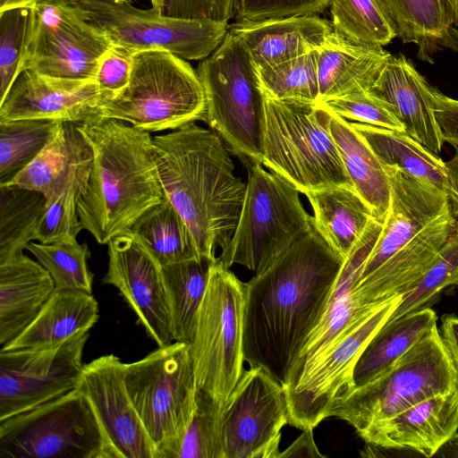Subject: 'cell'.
I'll use <instances>...</instances> for the list:
<instances>
[{
    "label": "cell",
    "mask_w": 458,
    "mask_h": 458,
    "mask_svg": "<svg viewBox=\"0 0 458 458\" xmlns=\"http://www.w3.org/2000/svg\"><path fill=\"white\" fill-rule=\"evenodd\" d=\"M344 259L314 228L245 283L243 355L286 382L320 319Z\"/></svg>",
    "instance_id": "obj_1"
},
{
    "label": "cell",
    "mask_w": 458,
    "mask_h": 458,
    "mask_svg": "<svg viewBox=\"0 0 458 458\" xmlns=\"http://www.w3.org/2000/svg\"><path fill=\"white\" fill-rule=\"evenodd\" d=\"M212 130L195 123L153 137V156L164 195L186 222L200 258L216 261L241 215L246 182Z\"/></svg>",
    "instance_id": "obj_2"
},
{
    "label": "cell",
    "mask_w": 458,
    "mask_h": 458,
    "mask_svg": "<svg viewBox=\"0 0 458 458\" xmlns=\"http://www.w3.org/2000/svg\"><path fill=\"white\" fill-rule=\"evenodd\" d=\"M78 127L94 158L78 199L82 229L99 244L126 233L165 197L153 156V137L116 119L98 117Z\"/></svg>",
    "instance_id": "obj_3"
},
{
    "label": "cell",
    "mask_w": 458,
    "mask_h": 458,
    "mask_svg": "<svg viewBox=\"0 0 458 458\" xmlns=\"http://www.w3.org/2000/svg\"><path fill=\"white\" fill-rule=\"evenodd\" d=\"M261 165L304 195L352 185L330 131L328 110L314 102L264 96Z\"/></svg>",
    "instance_id": "obj_4"
},
{
    "label": "cell",
    "mask_w": 458,
    "mask_h": 458,
    "mask_svg": "<svg viewBox=\"0 0 458 458\" xmlns=\"http://www.w3.org/2000/svg\"><path fill=\"white\" fill-rule=\"evenodd\" d=\"M99 117L116 119L148 132L176 130L203 121L202 83L186 60L160 49L133 54L127 86L107 95Z\"/></svg>",
    "instance_id": "obj_5"
},
{
    "label": "cell",
    "mask_w": 458,
    "mask_h": 458,
    "mask_svg": "<svg viewBox=\"0 0 458 458\" xmlns=\"http://www.w3.org/2000/svg\"><path fill=\"white\" fill-rule=\"evenodd\" d=\"M246 168L248 178L239 221L217 259L225 267L237 264L256 275L315 226L295 185L261 164H250Z\"/></svg>",
    "instance_id": "obj_6"
},
{
    "label": "cell",
    "mask_w": 458,
    "mask_h": 458,
    "mask_svg": "<svg viewBox=\"0 0 458 458\" xmlns=\"http://www.w3.org/2000/svg\"><path fill=\"white\" fill-rule=\"evenodd\" d=\"M458 388V373L435 327L386 371L354 388L332 417L360 437L376 425L430 397Z\"/></svg>",
    "instance_id": "obj_7"
},
{
    "label": "cell",
    "mask_w": 458,
    "mask_h": 458,
    "mask_svg": "<svg viewBox=\"0 0 458 458\" xmlns=\"http://www.w3.org/2000/svg\"><path fill=\"white\" fill-rule=\"evenodd\" d=\"M206 97L204 122L244 165L261 164L264 96L249 55L229 30L197 69Z\"/></svg>",
    "instance_id": "obj_8"
},
{
    "label": "cell",
    "mask_w": 458,
    "mask_h": 458,
    "mask_svg": "<svg viewBox=\"0 0 458 458\" xmlns=\"http://www.w3.org/2000/svg\"><path fill=\"white\" fill-rule=\"evenodd\" d=\"M244 297L245 283L216 259L190 346L197 389L222 408L244 370Z\"/></svg>",
    "instance_id": "obj_9"
},
{
    "label": "cell",
    "mask_w": 458,
    "mask_h": 458,
    "mask_svg": "<svg viewBox=\"0 0 458 458\" xmlns=\"http://www.w3.org/2000/svg\"><path fill=\"white\" fill-rule=\"evenodd\" d=\"M402 296L362 311L322 352L289 373L283 385L289 405L288 424L301 430L314 429L332 417L335 406L355 388L353 370L361 352Z\"/></svg>",
    "instance_id": "obj_10"
},
{
    "label": "cell",
    "mask_w": 458,
    "mask_h": 458,
    "mask_svg": "<svg viewBox=\"0 0 458 458\" xmlns=\"http://www.w3.org/2000/svg\"><path fill=\"white\" fill-rule=\"evenodd\" d=\"M124 379L157 458H167L196 409L190 344L174 341L139 360L124 363Z\"/></svg>",
    "instance_id": "obj_11"
},
{
    "label": "cell",
    "mask_w": 458,
    "mask_h": 458,
    "mask_svg": "<svg viewBox=\"0 0 458 458\" xmlns=\"http://www.w3.org/2000/svg\"><path fill=\"white\" fill-rule=\"evenodd\" d=\"M0 458H115L78 389L0 420Z\"/></svg>",
    "instance_id": "obj_12"
},
{
    "label": "cell",
    "mask_w": 458,
    "mask_h": 458,
    "mask_svg": "<svg viewBox=\"0 0 458 458\" xmlns=\"http://www.w3.org/2000/svg\"><path fill=\"white\" fill-rule=\"evenodd\" d=\"M112 45L71 0H43L30 10L21 72L93 81L100 57Z\"/></svg>",
    "instance_id": "obj_13"
},
{
    "label": "cell",
    "mask_w": 458,
    "mask_h": 458,
    "mask_svg": "<svg viewBox=\"0 0 458 458\" xmlns=\"http://www.w3.org/2000/svg\"><path fill=\"white\" fill-rule=\"evenodd\" d=\"M71 1L114 45L132 54L160 49L184 60H203L221 45L229 28L226 21L163 16L155 7L139 9L130 1Z\"/></svg>",
    "instance_id": "obj_14"
},
{
    "label": "cell",
    "mask_w": 458,
    "mask_h": 458,
    "mask_svg": "<svg viewBox=\"0 0 458 458\" xmlns=\"http://www.w3.org/2000/svg\"><path fill=\"white\" fill-rule=\"evenodd\" d=\"M89 332L42 349L0 351V420L75 389Z\"/></svg>",
    "instance_id": "obj_15"
},
{
    "label": "cell",
    "mask_w": 458,
    "mask_h": 458,
    "mask_svg": "<svg viewBox=\"0 0 458 458\" xmlns=\"http://www.w3.org/2000/svg\"><path fill=\"white\" fill-rule=\"evenodd\" d=\"M288 422L284 386L259 367L244 369L222 411L225 458H278Z\"/></svg>",
    "instance_id": "obj_16"
},
{
    "label": "cell",
    "mask_w": 458,
    "mask_h": 458,
    "mask_svg": "<svg viewBox=\"0 0 458 458\" xmlns=\"http://www.w3.org/2000/svg\"><path fill=\"white\" fill-rule=\"evenodd\" d=\"M76 389L91 404L115 458H157L126 388L119 357L106 354L83 365Z\"/></svg>",
    "instance_id": "obj_17"
},
{
    "label": "cell",
    "mask_w": 458,
    "mask_h": 458,
    "mask_svg": "<svg viewBox=\"0 0 458 458\" xmlns=\"http://www.w3.org/2000/svg\"><path fill=\"white\" fill-rule=\"evenodd\" d=\"M108 267L102 283L114 286L148 337L164 346L174 342L161 267L129 234L108 243Z\"/></svg>",
    "instance_id": "obj_18"
},
{
    "label": "cell",
    "mask_w": 458,
    "mask_h": 458,
    "mask_svg": "<svg viewBox=\"0 0 458 458\" xmlns=\"http://www.w3.org/2000/svg\"><path fill=\"white\" fill-rule=\"evenodd\" d=\"M107 95L95 80H66L25 70L0 102V122L45 119L81 123L99 117V105Z\"/></svg>",
    "instance_id": "obj_19"
},
{
    "label": "cell",
    "mask_w": 458,
    "mask_h": 458,
    "mask_svg": "<svg viewBox=\"0 0 458 458\" xmlns=\"http://www.w3.org/2000/svg\"><path fill=\"white\" fill-rule=\"evenodd\" d=\"M384 166L390 182V205L359 280L377 269L449 207L445 192L395 165Z\"/></svg>",
    "instance_id": "obj_20"
},
{
    "label": "cell",
    "mask_w": 458,
    "mask_h": 458,
    "mask_svg": "<svg viewBox=\"0 0 458 458\" xmlns=\"http://www.w3.org/2000/svg\"><path fill=\"white\" fill-rule=\"evenodd\" d=\"M454 232V220L448 207L377 269L357 282L352 289L356 304L379 305L411 290Z\"/></svg>",
    "instance_id": "obj_21"
},
{
    "label": "cell",
    "mask_w": 458,
    "mask_h": 458,
    "mask_svg": "<svg viewBox=\"0 0 458 458\" xmlns=\"http://www.w3.org/2000/svg\"><path fill=\"white\" fill-rule=\"evenodd\" d=\"M458 432V388L422 401L371 428L360 437L369 445L435 455Z\"/></svg>",
    "instance_id": "obj_22"
},
{
    "label": "cell",
    "mask_w": 458,
    "mask_h": 458,
    "mask_svg": "<svg viewBox=\"0 0 458 458\" xmlns=\"http://www.w3.org/2000/svg\"><path fill=\"white\" fill-rule=\"evenodd\" d=\"M433 89L410 59L390 54L368 91L389 103L405 132L438 155L445 141L435 114Z\"/></svg>",
    "instance_id": "obj_23"
},
{
    "label": "cell",
    "mask_w": 458,
    "mask_h": 458,
    "mask_svg": "<svg viewBox=\"0 0 458 458\" xmlns=\"http://www.w3.org/2000/svg\"><path fill=\"white\" fill-rule=\"evenodd\" d=\"M228 30L247 52L255 71L276 66L322 45L332 24L317 14L235 22Z\"/></svg>",
    "instance_id": "obj_24"
},
{
    "label": "cell",
    "mask_w": 458,
    "mask_h": 458,
    "mask_svg": "<svg viewBox=\"0 0 458 458\" xmlns=\"http://www.w3.org/2000/svg\"><path fill=\"white\" fill-rule=\"evenodd\" d=\"M93 158L92 148L78 123L64 122L36 158L4 185L38 191L47 206L72 181L89 177Z\"/></svg>",
    "instance_id": "obj_25"
},
{
    "label": "cell",
    "mask_w": 458,
    "mask_h": 458,
    "mask_svg": "<svg viewBox=\"0 0 458 458\" xmlns=\"http://www.w3.org/2000/svg\"><path fill=\"white\" fill-rule=\"evenodd\" d=\"M55 291L47 269L25 254L0 263V349L25 329Z\"/></svg>",
    "instance_id": "obj_26"
},
{
    "label": "cell",
    "mask_w": 458,
    "mask_h": 458,
    "mask_svg": "<svg viewBox=\"0 0 458 458\" xmlns=\"http://www.w3.org/2000/svg\"><path fill=\"white\" fill-rule=\"evenodd\" d=\"M316 53L318 102L368 91L390 55L381 47L356 44L334 31L316 48Z\"/></svg>",
    "instance_id": "obj_27"
},
{
    "label": "cell",
    "mask_w": 458,
    "mask_h": 458,
    "mask_svg": "<svg viewBox=\"0 0 458 458\" xmlns=\"http://www.w3.org/2000/svg\"><path fill=\"white\" fill-rule=\"evenodd\" d=\"M98 318L92 293L55 290L25 329L0 351L55 347L80 332H89Z\"/></svg>",
    "instance_id": "obj_28"
},
{
    "label": "cell",
    "mask_w": 458,
    "mask_h": 458,
    "mask_svg": "<svg viewBox=\"0 0 458 458\" xmlns=\"http://www.w3.org/2000/svg\"><path fill=\"white\" fill-rule=\"evenodd\" d=\"M403 43L418 47V57L433 63L438 51L458 52L453 0H386Z\"/></svg>",
    "instance_id": "obj_29"
},
{
    "label": "cell",
    "mask_w": 458,
    "mask_h": 458,
    "mask_svg": "<svg viewBox=\"0 0 458 458\" xmlns=\"http://www.w3.org/2000/svg\"><path fill=\"white\" fill-rule=\"evenodd\" d=\"M305 196L313 210L315 229L344 259L374 217L371 209L350 184L316 189Z\"/></svg>",
    "instance_id": "obj_30"
},
{
    "label": "cell",
    "mask_w": 458,
    "mask_h": 458,
    "mask_svg": "<svg viewBox=\"0 0 458 458\" xmlns=\"http://www.w3.org/2000/svg\"><path fill=\"white\" fill-rule=\"evenodd\" d=\"M328 113L330 131L351 183L373 216L383 223L390 205V182L385 166L351 121Z\"/></svg>",
    "instance_id": "obj_31"
},
{
    "label": "cell",
    "mask_w": 458,
    "mask_h": 458,
    "mask_svg": "<svg viewBox=\"0 0 458 458\" xmlns=\"http://www.w3.org/2000/svg\"><path fill=\"white\" fill-rule=\"evenodd\" d=\"M437 314L430 308H421L386 321L369 340L354 367L355 388L386 371L437 327Z\"/></svg>",
    "instance_id": "obj_32"
},
{
    "label": "cell",
    "mask_w": 458,
    "mask_h": 458,
    "mask_svg": "<svg viewBox=\"0 0 458 458\" xmlns=\"http://www.w3.org/2000/svg\"><path fill=\"white\" fill-rule=\"evenodd\" d=\"M383 165H395L411 176L447 192L446 164L405 131L351 122Z\"/></svg>",
    "instance_id": "obj_33"
},
{
    "label": "cell",
    "mask_w": 458,
    "mask_h": 458,
    "mask_svg": "<svg viewBox=\"0 0 458 458\" xmlns=\"http://www.w3.org/2000/svg\"><path fill=\"white\" fill-rule=\"evenodd\" d=\"M126 233L160 267L200 258L186 222L165 197L146 210Z\"/></svg>",
    "instance_id": "obj_34"
},
{
    "label": "cell",
    "mask_w": 458,
    "mask_h": 458,
    "mask_svg": "<svg viewBox=\"0 0 458 458\" xmlns=\"http://www.w3.org/2000/svg\"><path fill=\"white\" fill-rule=\"evenodd\" d=\"M214 262L195 258L161 267L175 342L191 344L193 340L198 313Z\"/></svg>",
    "instance_id": "obj_35"
},
{
    "label": "cell",
    "mask_w": 458,
    "mask_h": 458,
    "mask_svg": "<svg viewBox=\"0 0 458 458\" xmlns=\"http://www.w3.org/2000/svg\"><path fill=\"white\" fill-rule=\"evenodd\" d=\"M46 208V199L38 191L0 186V263L23 253L35 240Z\"/></svg>",
    "instance_id": "obj_36"
},
{
    "label": "cell",
    "mask_w": 458,
    "mask_h": 458,
    "mask_svg": "<svg viewBox=\"0 0 458 458\" xmlns=\"http://www.w3.org/2000/svg\"><path fill=\"white\" fill-rule=\"evenodd\" d=\"M333 31L356 44L381 47L397 36L386 0H330Z\"/></svg>",
    "instance_id": "obj_37"
},
{
    "label": "cell",
    "mask_w": 458,
    "mask_h": 458,
    "mask_svg": "<svg viewBox=\"0 0 458 458\" xmlns=\"http://www.w3.org/2000/svg\"><path fill=\"white\" fill-rule=\"evenodd\" d=\"M61 123L45 119L0 122V185L8 183L36 158Z\"/></svg>",
    "instance_id": "obj_38"
},
{
    "label": "cell",
    "mask_w": 458,
    "mask_h": 458,
    "mask_svg": "<svg viewBox=\"0 0 458 458\" xmlns=\"http://www.w3.org/2000/svg\"><path fill=\"white\" fill-rule=\"evenodd\" d=\"M26 250L50 274L56 291L92 293L94 274L88 265L91 254L87 243H79L77 239L49 244L30 242Z\"/></svg>",
    "instance_id": "obj_39"
},
{
    "label": "cell",
    "mask_w": 458,
    "mask_h": 458,
    "mask_svg": "<svg viewBox=\"0 0 458 458\" xmlns=\"http://www.w3.org/2000/svg\"><path fill=\"white\" fill-rule=\"evenodd\" d=\"M255 72L265 97L274 99L318 102L316 49Z\"/></svg>",
    "instance_id": "obj_40"
},
{
    "label": "cell",
    "mask_w": 458,
    "mask_h": 458,
    "mask_svg": "<svg viewBox=\"0 0 458 458\" xmlns=\"http://www.w3.org/2000/svg\"><path fill=\"white\" fill-rule=\"evenodd\" d=\"M222 411V407L197 389L193 416L167 458H225Z\"/></svg>",
    "instance_id": "obj_41"
},
{
    "label": "cell",
    "mask_w": 458,
    "mask_h": 458,
    "mask_svg": "<svg viewBox=\"0 0 458 458\" xmlns=\"http://www.w3.org/2000/svg\"><path fill=\"white\" fill-rule=\"evenodd\" d=\"M458 284V234L455 231L438 253L437 259L402 299L386 321L424 308L445 287Z\"/></svg>",
    "instance_id": "obj_42"
},
{
    "label": "cell",
    "mask_w": 458,
    "mask_h": 458,
    "mask_svg": "<svg viewBox=\"0 0 458 458\" xmlns=\"http://www.w3.org/2000/svg\"><path fill=\"white\" fill-rule=\"evenodd\" d=\"M89 177H80L49 205L39 223L35 240L49 244L69 239H77L82 229L78 215V199Z\"/></svg>",
    "instance_id": "obj_43"
},
{
    "label": "cell",
    "mask_w": 458,
    "mask_h": 458,
    "mask_svg": "<svg viewBox=\"0 0 458 458\" xmlns=\"http://www.w3.org/2000/svg\"><path fill=\"white\" fill-rule=\"evenodd\" d=\"M30 10L0 12V102L21 72Z\"/></svg>",
    "instance_id": "obj_44"
},
{
    "label": "cell",
    "mask_w": 458,
    "mask_h": 458,
    "mask_svg": "<svg viewBox=\"0 0 458 458\" xmlns=\"http://www.w3.org/2000/svg\"><path fill=\"white\" fill-rule=\"evenodd\" d=\"M318 104L351 122L405 131L394 108L369 91L328 98Z\"/></svg>",
    "instance_id": "obj_45"
},
{
    "label": "cell",
    "mask_w": 458,
    "mask_h": 458,
    "mask_svg": "<svg viewBox=\"0 0 458 458\" xmlns=\"http://www.w3.org/2000/svg\"><path fill=\"white\" fill-rule=\"evenodd\" d=\"M330 0H234L237 22H254L323 13Z\"/></svg>",
    "instance_id": "obj_46"
},
{
    "label": "cell",
    "mask_w": 458,
    "mask_h": 458,
    "mask_svg": "<svg viewBox=\"0 0 458 458\" xmlns=\"http://www.w3.org/2000/svg\"><path fill=\"white\" fill-rule=\"evenodd\" d=\"M133 54L112 45L100 57L95 81L101 91L114 94L129 83Z\"/></svg>",
    "instance_id": "obj_47"
},
{
    "label": "cell",
    "mask_w": 458,
    "mask_h": 458,
    "mask_svg": "<svg viewBox=\"0 0 458 458\" xmlns=\"http://www.w3.org/2000/svg\"><path fill=\"white\" fill-rule=\"evenodd\" d=\"M434 110L442 130L444 141L458 147V99L445 96L434 88Z\"/></svg>",
    "instance_id": "obj_48"
},
{
    "label": "cell",
    "mask_w": 458,
    "mask_h": 458,
    "mask_svg": "<svg viewBox=\"0 0 458 458\" xmlns=\"http://www.w3.org/2000/svg\"><path fill=\"white\" fill-rule=\"evenodd\" d=\"M291 457H309V458H325L313 437V429L302 430V433L297 437L286 449L280 452L278 458Z\"/></svg>",
    "instance_id": "obj_49"
},
{
    "label": "cell",
    "mask_w": 458,
    "mask_h": 458,
    "mask_svg": "<svg viewBox=\"0 0 458 458\" xmlns=\"http://www.w3.org/2000/svg\"><path fill=\"white\" fill-rule=\"evenodd\" d=\"M439 335L446 352L458 373V316H444Z\"/></svg>",
    "instance_id": "obj_50"
},
{
    "label": "cell",
    "mask_w": 458,
    "mask_h": 458,
    "mask_svg": "<svg viewBox=\"0 0 458 458\" xmlns=\"http://www.w3.org/2000/svg\"><path fill=\"white\" fill-rule=\"evenodd\" d=\"M451 159L446 164L448 172L447 198L449 210L454 220V231L458 234V147Z\"/></svg>",
    "instance_id": "obj_51"
},
{
    "label": "cell",
    "mask_w": 458,
    "mask_h": 458,
    "mask_svg": "<svg viewBox=\"0 0 458 458\" xmlns=\"http://www.w3.org/2000/svg\"><path fill=\"white\" fill-rule=\"evenodd\" d=\"M43 0H0V12L16 8H32Z\"/></svg>",
    "instance_id": "obj_52"
},
{
    "label": "cell",
    "mask_w": 458,
    "mask_h": 458,
    "mask_svg": "<svg viewBox=\"0 0 458 458\" xmlns=\"http://www.w3.org/2000/svg\"><path fill=\"white\" fill-rule=\"evenodd\" d=\"M447 444L452 451L453 455L458 457V432Z\"/></svg>",
    "instance_id": "obj_53"
},
{
    "label": "cell",
    "mask_w": 458,
    "mask_h": 458,
    "mask_svg": "<svg viewBox=\"0 0 458 458\" xmlns=\"http://www.w3.org/2000/svg\"><path fill=\"white\" fill-rule=\"evenodd\" d=\"M453 2H454V14H455L457 27H458V0H453Z\"/></svg>",
    "instance_id": "obj_54"
},
{
    "label": "cell",
    "mask_w": 458,
    "mask_h": 458,
    "mask_svg": "<svg viewBox=\"0 0 458 458\" xmlns=\"http://www.w3.org/2000/svg\"><path fill=\"white\" fill-rule=\"evenodd\" d=\"M115 1H130L131 2V0H115Z\"/></svg>",
    "instance_id": "obj_55"
},
{
    "label": "cell",
    "mask_w": 458,
    "mask_h": 458,
    "mask_svg": "<svg viewBox=\"0 0 458 458\" xmlns=\"http://www.w3.org/2000/svg\"><path fill=\"white\" fill-rule=\"evenodd\" d=\"M457 286H458V284H457Z\"/></svg>",
    "instance_id": "obj_56"
}]
</instances>
